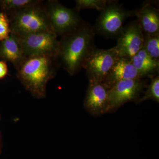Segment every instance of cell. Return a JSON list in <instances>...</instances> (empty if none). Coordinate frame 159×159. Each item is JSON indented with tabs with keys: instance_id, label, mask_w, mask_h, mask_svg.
I'll use <instances>...</instances> for the list:
<instances>
[{
	"instance_id": "16",
	"label": "cell",
	"mask_w": 159,
	"mask_h": 159,
	"mask_svg": "<svg viewBox=\"0 0 159 159\" xmlns=\"http://www.w3.org/2000/svg\"><path fill=\"white\" fill-rule=\"evenodd\" d=\"M143 49L153 59L159 61V34L143 33Z\"/></svg>"
},
{
	"instance_id": "2",
	"label": "cell",
	"mask_w": 159,
	"mask_h": 159,
	"mask_svg": "<svg viewBox=\"0 0 159 159\" xmlns=\"http://www.w3.org/2000/svg\"><path fill=\"white\" fill-rule=\"evenodd\" d=\"M55 56L37 55L27 57L16 70L18 80L34 98H45L47 84L60 68Z\"/></svg>"
},
{
	"instance_id": "18",
	"label": "cell",
	"mask_w": 159,
	"mask_h": 159,
	"mask_svg": "<svg viewBox=\"0 0 159 159\" xmlns=\"http://www.w3.org/2000/svg\"><path fill=\"white\" fill-rule=\"evenodd\" d=\"M154 100L159 102V75L152 79L150 84L147 87L144 96L137 100L138 102H143L145 100Z\"/></svg>"
},
{
	"instance_id": "22",
	"label": "cell",
	"mask_w": 159,
	"mask_h": 159,
	"mask_svg": "<svg viewBox=\"0 0 159 159\" xmlns=\"http://www.w3.org/2000/svg\"><path fill=\"white\" fill-rule=\"evenodd\" d=\"M0 120H1V116H0Z\"/></svg>"
},
{
	"instance_id": "15",
	"label": "cell",
	"mask_w": 159,
	"mask_h": 159,
	"mask_svg": "<svg viewBox=\"0 0 159 159\" xmlns=\"http://www.w3.org/2000/svg\"><path fill=\"white\" fill-rule=\"evenodd\" d=\"M43 2L41 0H0V9L9 16Z\"/></svg>"
},
{
	"instance_id": "9",
	"label": "cell",
	"mask_w": 159,
	"mask_h": 159,
	"mask_svg": "<svg viewBox=\"0 0 159 159\" xmlns=\"http://www.w3.org/2000/svg\"><path fill=\"white\" fill-rule=\"evenodd\" d=\"M144 36L138 21L124 26L115 48L119 57L132 58L143 48Z\"/></svg>"
},
{
	"instance_id": "13",
	"label": "cell",
	"mask_w": 159,
	"mask_h": 159,
	"mask_svg": "<svg viewBox=\"0 0 159 159\" xmlns=\"http://www.w3.org/2000/svg\"><path fill=\"white\" fill-rule=\"evenodd\" d=\"M26 58L17 35L11 33L8 38L0 42V60L11 63L17 70Z\"/></svg>"
},
{
	"instance_id": "20",
	"label": "cell",
	"mask_w": 159,
	"mask_h": 159,
	"mask_svg": "<svg viewBox=\"0 0 159 159\" xmlns=\"http://www.w3.org/2000/svg\"><path fill=\"white\" fill-rule=\"evenodd\" d=\"M8 72L9 70L7 62L0 60V80L5 78L8 75Z\"/></svg>"
},
{
	"instance_id": "6",
	"label": "cell",
	"mask_w": 159,
	"mask_h": 159,
	"mask_svg": "<svg viewBox=\"0 0 159 159\" xmlns=\"http://www.w3.org/2000/svg\"><path fill=\"white\" fill-rule=\"evenodd\" d=\"M119 57L115 47L108 49L95 48L83 65L89 82L102 83Z\"/></svg>"
},
{
	"instance_id": "8",
	"label": "cell",
	"mask_w": 159,
	"mask_h": 159,
	"mask_svg": "<svg viewBox=\"0 0 159 159\" xmlns=\"http://www.w3.org/2000/svg\"><path fill=\"white\" fill-rule=\"evenodd\" d=\"M145 86L142 79L127 80L117 83L108 90V112L115 111L126 102L138 100Z\"/></svg>"
},
{
	"instance_id": "1",
	"label": "cell",
	"mask_w": 159,
	"mask_h": 159,
	"mask_svg": "<svg viewBox=\"0 0 159 159\" xmlns=\"http://www.w3.org/2000/svg\"><path fill=\"white\" fill-rule=\"evenodd\" d=\"M93 27L84 23L74 31L61 36L56 58L61 67L71 76L77 74L83 65L95 48Z\"/></svg>"
},
{
	"instance_id": "7",
	"label": "cell",
	"mask_w": 159,
	"mask_h": 159,
	"mask_svg": "<svg viewBox=\"0 0 159 159\" xmlns=\"http://www.w3.org/2000/svg\"><path fill=\"white\" fill-rule=\"evenodd\" d=\"M18 37L26 57L37 55L56 57L59 40L53 31H39Z\"/></svg>"
},
{
	"instance_id": "10",
	"label": "cell",
	"mask_w": 159,
	"mask_h": 159,
	"mask_svg": "<svg viewBox=\"0 0 159 159\" xmlns=\"http://www.w3.org/2000/svg\"><path fill=\"white\" fill-rule=\"evenodd\" d=\"M109 89L102 83L89 82L84 105L93 116H99L108 112Z\"/></svg>"
},
{
	"instance_id": "12",
	"label": "cell",
	"mask_w": 159,
	"mask_h": 159,
	"mask_svg": "<svg viewBox=\"0 0 159 159\" xmlns=\"http://www.w3.org/2000/svg\"><path fill=\"white\" fill-rule=\"evenodd\" d=\"M152 2H145L142 7L134 10V16L141 26L143 33L159 34V9L152 6Z\"/></svg>"
},
{
	"instance_id": "17",
	"label": "cell",
	"mask_w": 159,
	"mask_h": 159,
	"mask_svg": "<svg viewBox=\"0 0 159 159\" xmlns=\"http://www.w3.org/2000/svg\"><path fill=\"white\" fill-rule=\"evenodd\" d=\"M112 0H76L75 10L77 12L83 9H92L99 11H102Z\"/></svg>"
},
{
	"instance_id": "5",
	"label": "cell",
	"mask_w": 159,
	"mask_h": 159,
	"mask_svg": "<svg viewBox=\"0 0 159 159\" xmlns=\"http://www.w3.org/2000/svg\"><path fill=\"white\" fill-rule=\"evenodd\" d=\"M100 12L93 29L95 34H99L107 39H118L124 27L125 20L134 16L133 11L124 9L117 1H113Z\"/></svg>"
},
{
	"instance_id": "19",
	"label": "cell",
	"mask_w": 159,
	"mask_h": 159,
	"mask_svg": "<svg viewBox=\"0 0 159 159\" xmlns=\"http://www.w3.org/2000/svg\"><path fill=\"white\" fill-rule=\"evenodd\" d=\"M11 33L9 16L5 12H0V42L9 37Z\"/></svg>"
},
{
	"instance_id": "4",
	"label": "cell",
	"mask_w": 159,
	"mask_h": 159,
	"mask_svg": "<svg viewBox=\"0 0 159 159\" xmlns=\"http://www.w3.org/2000/svg\"><path fill=\"white\" fill-rule=\"evenodd\" d=\"M44 6L51 30L57 37L74 31L84 23L75 9L67 8L58 1L49 0Z\"/></svg>"
},
{
	"instance_id": "3",
	"label": "cell",
	"mask_w": 159,
	"mask_h": 159,
	"mask_svg": "<svg viewBox=\"0 0 159 159\" xmlns=\"http://www.w3.org/2000/svg\"><path fill=\"white\" fill-rule=\"evenodd\" d=\"M11 33L23 36L42 31H51L44 2L9 15Z\"/></svg>"
},
{
	"instance_id": "14",
	"label": "cell",
	"mask_w": 159,
	"mask_h": 159,
	"mask_svg": "<svg viewBox=\"0 0 159 159\" xmlns=\"http://www.w3.org/2000/svg\"><path fill=\"white\" fill-rule=\"evenodd\" d=\"M132 63L142 78H153L158 74L159 61L149 56L143 48L131 58Z\"/></svg>"
},
{
	"instance_id": "21",
	"label": "cell",
	"mask_w": 159,
	"mask_h": 159,
	"mask_svg": "<svg viewBox=\"0 0 159 159\" xmlns=\"http://www.w3.org/2000/svg\"><path fill=\"white\" fill-rule=\"evenodd\" d=\"M3 147V138L2 132L0 130V155L2 152Z\"/></svg>"
},
{
	"instance_id": "11",
	"label": "cell",
	"mask_w": 159,
	"mask_h": 159,
	"mask_svg": "<svg viewBox=\"0 0 159 159\" xmlns=\"http://www.w3.org/2000/svg\"><path fill=\"white\" fill-rule=\"evenodd\" d=\"M142 79L132 63L130 58L119 57L102 83L108 89L119 81Z\"/></svg>"
}]
</instances>
